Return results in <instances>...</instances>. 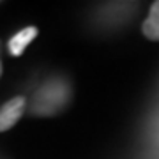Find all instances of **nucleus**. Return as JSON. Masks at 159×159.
<instances>
[{"label":"nucleus","mask_w":159,"mask_h":159,"mask_svg":"<svg viewBox=\"0 0 159 159\" xmlns=\"http://www.w3.org/2000/svg\"><path fill=\"white\" fill-rule=\"evenodd\" d=\"M67 97V89L62 81H51L44 85L37 94L35 99V111L41 115H51L58 108H62L64 101Z\"/></svg>","instance_id":"1"},{"label":"nucleus","mask_w":159,"mask_h":159,"mask_svg":"<svg viewBox=\"0 0 159 159\" xmlns=\"http://www.w3.org/2000/svg\"><path fill=\"white\" fill-rule=\"evenodd\" d=\"M23 110H25V97H12L11 101H7L0 110V131L11 129L23 115Z\"/></svg>","instance_id":"2"},{"label":"nucleus","mask_w":159,"mask_h":159,"mask_svg":"<svg viewBox=\"0 0 159 159\" xmlns=\"http://www.w3.org/2000/svg\"><path fill=\"white\" fill-rule=\"evenodd\" d=\"M37 35V29L35 27H27V29H23L21 32H18L16 35H12V39L9 41V50L14 57L18 55H21L27 44L34 41V37Z\"/></svg>","instance_id":"3"},{"label":"nucleus","mask_w":159,"mask_h":159,"mask_svg":"<svg viewBox=\"0 0 159 159\" xmlns=\"http://www.w3.org/2000/svg\"><path fill=\"white\" fill-rule=\"evenodd\" d=\"M143 34L150 41H159V2H154L147 20L143 21Z\"/></svg>","instance_id":"4"},{"label":"nucleus","mask_w":159,"mask_h":159,"mask_svg":"<svg viewBox=\"0 0 159 159\" xmlns=\"http://www.w3.org/2000/svg\"><path fill=\"white\" fill-rule=\"evenodd\" d=\"M0 76H2V62H0Z\"/></svg>","instance_id":"5"}]
</instances>
